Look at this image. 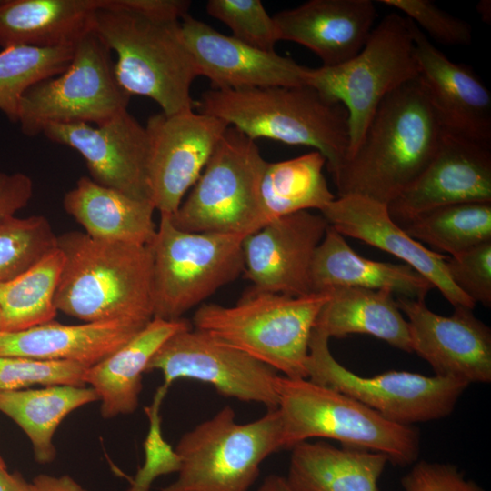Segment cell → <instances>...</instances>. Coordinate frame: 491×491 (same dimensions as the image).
I'll return each instance as SVG.
<instances>
[{
    "instance_id": "6da1fadb",
    "label": "cell",
    "mask_w": 491,
    "mask_h": 491,
    "mask_svg": "<svg viewBox=\"0 0 491 491\" xmlns=\"http://www.w3.org/2000/svg\"><path fill=\"white\" fill-rule=\"evenodd\" d=\"M444 133L419 79L403 85L381 101L358 146L331 174L338 195L388 205L426 167Z\"/></svg>"
},
{
    "instance_id": "7a4b0ae2",
    "label": "cell",
    "mask_w": 491,
    "mask_h": 491,
    "mask_svg": "<svg viewBox=\"0 0 491 491\" xmlns=\"http://www.w3.org/2000/svg\"><path fill=\"white\" fill-rule=\"evenodd\" d=\"M57 247L64 255L55 296L57 311L85 322L154 318L150 246L70 231L57 236Z\"/></svg>"
},
{
    "instance_id": "3957f363",
    "label": "cell",
    "mask_w": 491,
    "mask_h": 491,
    "mask_svg": "<svg viewBox=\"0 0 491 491\" xmlns=\"http://www.w3.org/2000/svg\"><path fill=\"white\" fill-rule=\"evenodd\" d=\"M194 105L253 140L313 147L324 155L331 174L346 157L348 113L342 103L311 85L210 89Z\"/></svg>"
},
{
    "instance_id": "277c9868",
    "label": "cell",
    "mask_w": 491,
    "mask_h": 491,
    "mask_svg": "<svg viewBox=\"0 0 491 491\" xmlns=\"http://www.w3.org/2000/svg\"><path fill=\"white\" fill-rule=\"evenodd\" d=\"M181 21H164L117 7L97 10L92 30L116 54L115 76L129 95L154 100L165 115L192 110L198 76Z\"/></svg>"
},
{
    "instance_id": "5b68a950",
    "label": "cell",
    "mask_w": 491,
    "mask_h": 491,
    "mask_svg": "<svg viewBox=\"0 0 491 491\" xmlns=\"http://www.w3.org/2000/svg\"><path fill=\"white\" fill-rule=\"evenodd\" d=\"M330 297L329 292L289 296L251 289L232 306L200 305L193 326L284 376L307 378L309 339Z\"/></svg>"
},
{
    "instance_id": "8992f818",
    "label": "cell",
    "mask_w": 491,
    "mask_h": 491,
    "mask_svg": "<svg viewBox=\"0 0 491 491\" xmlns=\"http://www.w3.org/2000/svg\"><path fill=\"white\" fill-rule=\"evenodd\" d=\"M275 387L282 426V450L323 437L344 446L386 455L390 463L413 465L420 452L418 430L391 422L339 391L310 381L277 376Z\"/></svg>"
},
{
    "instance_id": "52a82bcc",
    "label": "cell",
    "mask_w": 491,
    "mask_h": 491,
    "mask_svg": "<svg viewBox=\"0 0 491 491\" xmlns=\"http://www.w3.org/2000/svg\"><path fill=\"white\" fill-rule=\"evenodd\" d=\"M281 437L277 408L238 424L225 406L181 436L175 448L181 460L177 477L159 491H248L262 462L282 450Z\"/></svg>"
},
{
    "instance_id": "ba28073f",
    "label": "cell",
    "mask_w": 491,
    "mask_h": 491,
    "mask_svg": "<svg viewBox=\"0 0 491 491\" xmlns=\"http://www.w3.org/2000/svg\"><path fill=\"white\" fill-rule=\"evenodd\" d=\"M267 162L255 140L228 126L191 192L168 215L188 232L248 235L269 223L260 195Z\"/></svg>"
},
{
    "instance_id": "9c48e42d",
    "label": "cell",
    "mask_w": 491,
    "mask_h": 491,
    "mask_svg": "<svg viewBox=\"0 0 491 491\" xmlns=\"http://www.w3.org/2000/svg\"><path fill=\"white\" fill-rule=\"evenodd\" d=\"M418 75L411 21L394 12L373 28L361 51L347 62L336 66L308 67L306 85L346 107L349 131L347 157L361 142L381 101Z\"/></svg>"
},
{
    "instance_id": "30bf717a",
    "label": "cell",
    "mask_w": 491,
    "mask_h": 491,
    "mask_svg": "<svg viewBox=\"0 0 491 491\" xmlns=\"http://www.w3.org/2000/svg\"><path fill=\"white\" fill-rule=\"evenodd\" d=\"M232 234L188 232L168 215L149 245L154 318L177 320L245 271L243 240Z\"/></svg>"
},
{
    "instance_id": "8fae6325",
    "label": "cell",
    "mask_w": 491,
    "mask_h": 491,
    "mask_svg": "<svg viewBox=\"0 0 491 491\" xmlns=\"http://www.w3.org/2000/svg\"><path fill=\"white\" fill-rule=\"evenodd\" d=\"M130 97L115 79L111 50L91 29L75 44L65 71L24 93L16 123L27 136L54 124L100 125L126 110Z\"/></svg>"
},
{
    "instance_id": "7c38bea8",
    "label": "cell",
    "mask_w": 491,
    "mask_h": 491,
    "mask_svg": "<svg viewBox=\"0 0 491 491\" xmlns=\"http://www.w3.org/2000/svg\"><path fill=\"white\" fill-rule=\"evenodd\" d=\"M328 341L327 336L313 328L306 362L307 379L347 395L399 425L411 426L449 416L469 386L456 378L407 371L361 376L336 360Z\"/></svg>"
},
{
    "instance_id": "4fadbf2b",
    "label": "cell",
    "mask_w": 491,
    "mask_h": 491,
    "mask_svg": "<svg viewBox=\"0 0 491 491\" xmlns=\"http://www.w3.org/2000/svg\"><path fill=\"white\" fill-rule=\"evenodd\" d=\"M154 370L162 373L167 388L178 379H193L227 397L262 404L267 410L278 406L275 369L195 328L170 336L147 365L146 372Z\"/></svg>"
},
{
    "instance_id": "5bb4252c",
    "label": "cell",
    "mask_w": 491,
    "mask_h": 491,
    "mask_svg": "<svg viewBox=\"0 0 491 491\" xmlns=\"http://www.w3.org/2000/svg\"><path fill=\"white\" fill-rule=\"evenodd\" d=\"M228 126L193 109L148 118L147 182L150 201L160 215H171L178 209Z\"/></svg>"
},
{
    "instance_id": "9a60e30c",
    "label": "cell",
    "mask_w": 491,
    "mask_h": 491,
    "mask_svg": "<svg viewBox=\"0 0 491 491\" xmlns=\"http://www.w3.org/2000/svg\"><path fill=\"white\" fill-rule=\"evenodd\" d=\"M43 135L77 151L95 183L150 201L148 135L127 109L100 125H49Z\"/></svg>"
},
{
    "instance_id": "2e32d148",
    "label": "cell",
    "mask_w": 491,
    "mask_h": 491,
    "mask_svg": "<svg viewBox=\"0 0 491 491\" xmlns=\"http://www.w3.org/2000/svg\"><path fill=\"white\" fill-rule=\"evenodd\" d=\"M474 202L491 203V143L445 131L429 164L387 207L403 227L435 208Z\"/></svg>"
},
{
    "instance_id": "e0dca14e",
    "label": "cell",
    "mask_w": 491,
    "mask_h": 491,
    "mask_svg": "<svg viewBox=\"0 0 491 491\" xmlns=\"http://www.w3.org/2000/svg\"><path fill=\"white\" fill-rule=\"evenodd\" d=\"M409 326L412 352L435 375L471 383L491 381V329L472 308L456 306L450 316L430 310L425 299L396 296Z\"/></svg>"
},
{
    "instance_id": "ac0fdd59",
    "label": "cell",
    "mask_w": 491,
    "mask_h": 491,
    "mask_svg": "<svg viewBox=\"0 0 491 491\" xmlns=\"http://www.w3.org/2000/svg\"><path fill=\"white\" fill-rule=\"evenodd\" d=\"M328 226L320 214L300 211L275 218L243 240L246 277L252 290L312 294L311 266Z\"/></svg>"
},
{
    "instance_id": "d6986e66",
    "label": "cell",
    "mask_w": 491,
    "mask_h": 491,
    "mask_svg": "<svg viewBox=\"0 0 491 491\" xmlns=\"http://www.w3.org/2000/svg\"><path fill=\"white\" fill-rule=\"evenodd\" d=\"M180 26L198 76L209 79L213 89L306 85L308 67L276 51H263L223 35L189 14Z\"/></svg>"
},
{
    "instance_id": "ffe728a7",
    "label": "cell",
    "mask_w": 491,
    "mask_h": 491,
    "mask_svg": "<svg viewBox=\"0 0 491 491\" xmlns=\"http://www.w3.org/2000/svg\"><path fill=\"white\" fill-rule=\"evenodd\" d=\"M328 225L344 236L361 240L406 262L426 278L454 306L474 309L476 304L450 279L448 256L415 240L391 218L386 204L359 195L335 198L321 212Z\"/></svg>"
},
{
    "instance_id": "44dd1931",
    "label": "cell",
    "mask_w": 491,
    "mask_h": 491,
    "mask_svg": "<svg viewBox=\"0 0 491 491\" xmlns=\"http://www.w3.org/2000/svg\"><path fill=\"white\" fill-rule=\"evenodd\" d=\"M411 31L418 79L445 131L491 143L489 90L470 66L451 61L412 21Z\"/></svg>"
},
{
    "instance_id": "7402d4cb",
    "label": "cell",
    "mask_w": 491,
    "mask_h": 491,
    "mask_svg": "<svg viewBox=\"0 0 491 491\" xmlns=\"http://www.w3.org/2000/svg\"><path fill=\"white\" fill-rule=\"evenodd\" d=\"M376 15L371 0H310L273 15L278 38L311 50L323 66L356 56L366 45Z\"/></svg>"
},
{
    "instance_id": "603a6c76",
    "label": "cell",
    "mask_w": 491,
    "mask_h": 491,
    "mask_svg": "<svg viewBox=\"0 0 491 491\" xmlns=\"http://www.w3.org/2000/svg\"><path fill=\"white\" fill-rule=\"evenodd\" d=\"M148 323L131 320L64 325L51 321L0 332V356L72 362L90 367L123 346Z\"/></svg>"
},
{
    "instance_id": "cb8c5ba5",
    "label": "cell",
    "mask_w": 491,
    "mask_h": 491,
    "mask_svg": "<svg viewBox=\"0 0 491 491\" xmlns=\"http://www.w3.org/2000/svg\"><path fill=\"white\" fill-rule=\"evenodd\" d=\"M313 293L337 287L388 290L396 296L425 299L435 286L406 264L374 261L359 256L345 236L328 225L311 266Z\"/></svg>"
},
{
    "instance_id": "d4e9b609",
    "label": "cell",
    "mask_w": 491,
    "mask_h": 491,
    "mask_svg": "<svg viewBox=\"0 0 491 491\" xmlns=\"http://www.w3.org/2000/svg\"><path fill=\"white\" fill-rule=\"evenodd\" d=\"M191 327L184 319L153 318L138 334L84 376L101 401V415L113 418L134 413L139 404L143 374L153 356L175 333Z\"/></svg>"
},
{
    "instance_id": "484cf974",
    "label": "cell",
    "mask_w": 491,
    "mask_h": 491,
    "mask_svg": "<svg viewBox=\"0 0 491 491\" xmlns=\"http://www.w3.org/2000/svg\"><path fill=\"white\" fill-rule=\"evenodd\" d=\"M101 8L102 0H0V45H75Z\"/></svg>"
},
{
    "instance_id": "4316f807",
    "label": "cell",
    "mask_w": 491,
    "mask_h": 491,
    "mask_svg": "<svg viewBox=\"0 0 491 491\" xmlns=\"http://www.w3.org/2000/svg\"><path fill=\"white\" fill-rule=\"evenodd\" d=\"M64 208L93 238L149 246L156 234L154 205L80 177L63 199Z\"/></svg>"
},
{
    "instance_id": "83f0119b",
    "label": "cell",
    "mask_w": 491,
    "mask_h": 491,
    "mask_svg": "<svg viewBox=\"0 0 491 491\" xmlns=\"http://www.w3.org/2000/svg\"><path fill=\"white\" fill-rule=\"evenodd\" d=\"M286 479L294 491H379L389 462L382 453L301 442L291 448Z\"/></svg>"
},
{
    "instance_id": "f1b7e54d",
    "label": "cell",
    "mask_w": 491,
    "mask_h": 491,
    "mask_svg": "<svg viewBox=\"0 0 491 491\" xmlns=\"http://www.w3.org/2000/svg\"><path fill=\"white\" fill-rule=\"evenodd\" d=\"M320 310L314 328L330 337L370 335L390 346L412 352L407 320L388 290L337 287Z\"/></svg>"
},
{
    "instance_id": "f546056e",
    "label": "cell",
    "mask_w": 491,
    "mask_h": 491,
    "mask_svg": "<svg viewBox=\"0 0 491 491\" xmlns=\"http://www.w3.org/2000/svg\"><path fill=\"white\" fill-rule=\"evenodd\" d=\"M97 400L95 389L85 386L0 391V412L21 427L32 444L35 461L45 465L56 456L53 436L65 417Z\"/></svg>"
},
{
    "instance_id": "4dcf8cb0",
    "label": "cell",
    "mask_w": 491,
    "mask_h": 491,
    "mask_svg": "<svg viewBox=\"0 0 491 491\" xmlns=\"http://www.w3.org/2000/svg\"><path fill=\"white\" fill-rule=\"evenodd\" d=\"M325 165L324 155L315 150L288 160L267 162L260 195L269 222L300 211L321 212L336 198L323 173Z\"/></svg>"
},
{
    "instance_id": "1f68e13d",
    "label": "cell",
    "mask_w": 491,
    "mask_h": 491,
    "mask_svg": "<svg viewBox=\"0 0 491 491\" xmlns=\"http://www.w3.org/2000/svg\"><path fill=\"white\" fill-rule=\"evenodd\" d=\"M64 265L56 246L16 277L0 284L1 332H17L55 319V296Z\"/></svg>"
},
{
    "instance_id": "d6a6232c",
    "label": "cell",
    "mask_w": 491,
    "mask_h": 491,
    "mask_svg": "<svg viewBox=\"0 0 491 491\" xmlns=\"http://www.w3.org/2000/svg\"><path fill=\"white\" fill-rule=\"evenodd\" d=\"M402 228L415 240L454 256L491 241V203L437 207L415 217Z\"/></svg>"
},
{
    "instance_id": "836d02e7",
    "label": "cell",
    "mask_w": 491,
    "mask_h": 491,
    "mask_svg": "<svg viewBox=\"0 0 491 491\" xmlns=\"http://www.w3.org/2000/svg\"><path fill=\"white\" fill-rule=\"evenodd\" d=\"M75 45L40 48L15 45L0 52V111L16 122L20 99L35 83L61 74L69 65Z\"/></svg>"
},
{
    "instance_id": "e575fe53",
    "label": "cell",
    "mask_w": 491,
    "mask_h": 491,
    "mask_svg": "<svg viewBox=\"0 0 491 491\" xmlns=\"http://www.w3.org/2000/svg\"><path fill=\"white\" fill-rule=\"evenodd\" d=\"M57 246V236L44 215L0 220V284L21 275Z\"/></svg>"
},
{
    "instance_id": "d590c367",
    "label": "cell",
    "mask_w": 491,
    "mask_h": 491,
    "mask_svg": "<svg viewBox=\"0 0 491 491\" xmlns=\"http://www.w3.org/2000/svg\"><path fill=\"white\" fill-rule=\"evenodd\" d=\"M206 12L224 23L233 37L255 48L274 52L276 25L260 0H209Z\"/></svg>"
},
{
    "instance_id": "8d00e7d4",
    "label": "cell",
    "mask_w": 491,
    "mask_h": 491,
    "mask_svg": "<svg viewBox=\"0 0 491 491\" xmlns=\"http://www.w3.org/2000/svg\"><path fill=\"white\" fill-rule=\"evenodd\" d=\"M87 368L72 362L0 356V391L21 390L34 385L85 386Z\"/></svg>"
},
{
    "instance_id": "74e56055",
    "label": "cell",
    "mask_w": 491,
    "mask_h": 491,
    "mask_svg": "<svg viewBox=\"0 0 491 491\" xmlns=\"http://www.w3.org/2000/svg\"><path fill=\"white\" fill-rule=\"evenodd\" d=\"M167 390V387L160 386L152 404L145 408L149 420V429L144 442L145 463L125 491H150L158 476L177 473L180 469V457L164 439L161 431L159 410Z\"/></svg>"
},
{
    "instance_id": "f35d334b",
    "label": "cell",
    "mask_w": 491,
    "mask_h": 491,
    "mask_svg": "<svg viewBox=\"0 0 491 491\" xmlns=\"http://www.w3.org/2000/svg\"><path fill=\"white\" fill-rule=\"evenodd\" d=\"M379 3L404 13L439 43L467 45L473 40L469 23L448 14L430 0H381Z\"/></svg>"
},
{
    "instance_id": "ab89813d",
    "label": "cell",
    "mask_w": 491,
    "mask_h": 491,
    "mask_svg": "<svg viewBox=\"0 0 491 491\" xmlns=\"http://www.w3.org/2000/svg\"><path fill=\"white\" fill-rule=\"evenodd\" d=\"M454 285L475 304L491 306V241L446 260Z\"/></svg>"
},
{
    "instance_id": "60d3db41",
    "label": "cell",
    "mask_w": 491,
    "mask_h": 491,
    "mask_svg": "<svg viewBox=\"0 0 491 491\" xmlns=\"http://www.w3.org/2000/svg\"><path fill=\"white\" fill-rule=\"evenodd\" d=\"M404 491H486L452 464L415 462L401 478Z\"/></svg>"
},
{
    "instance_id": "b9f144b4",
    "label": "cell",
    "mask_w": 491,
    "mask_h": 491,
    "mask_svg": "<svg viewBox=\"0 0 491 491\" xmlns=\"http://www.w3.org/2000/svg\"><path fill=\"white\" fill-rule=\"evenodd\" d=\"M190 6L187 0H103L102 9L117 7L154 19L181 21L189 14Z\"/></svg>"
},
{
    "instance_id": "7bdbcfd3",
    "label": "cell",
    "mask_w": 491,
    "mask_h": 491,
    "mask_svg": "<svg viewBox=\"0 0 491 491\" xmlns=\"http://www.w3.org/2000/svg\"><path fill=\"white\" fill-rule=\"evenodd\" d=\"M32 179L24 173L0 172V220L24 208L33 196Z\"/></svg>"
},
{
    "instance_id": "ee69618b",
    "label": "cell",
    "mask_w": 491,
    "mask_h": 491,
    "mask_svg": "<svg viewBox=\"0 0 491 491\" xmlns=\"http://www.w3.org/2000/svg\"><path fill=\"white\" fill-rule=\"evenodd\" d=\"M26 491H88L68 475L55 476L46 474L36 476L28 483Z\"/></svg>"
},
{
    "instance_id": "f6af8a7d",
    "label": "cell",
    "mask_w": 491,
    "mask_h": 491,
    "mask_svg": "<svg viewBox=\"0 0 491 491\" xmlns=\"http://www.w3.org/2000/svg\"><path fill=\"white\" fill-rule=\"evenodd\" d=\"M28 483L19 473L0 466V491H26Z\"/></svg>"
},
{
    "instance_id": "bcb514c9",
    "label": "cell",
    "mask_w": 491,
    "mask_h": 491,
    "mask_svg": "<svg viewBox=\"0 0 491 491\" xmlns=\"http://www.w3.org/2000/svg\"><path fill=\"white\" fill-rule=\"evenodd\" d=\"M255 491H294L285 476L269 475Z\"/></svg>"
},
{
    "instance_id": "7dc6e473",
    "label": "cell",
    "mask_w": 491,
    "mask_h": 491,
    "mask_svg": "<svg viewBox=\"0 0 491 491\" xmlns=\"http://www.w3.org/2000/svg\"><path fill=\"white\" fill-rule=\"evenodd\" d=\"M478 13L481 15V17L487 22V19H490V2L489 1H481L477 5Z\"/></svg>"
},
{
    "instance_id": "c3c4849f",
    "label": "cell",
    "mask_w": 491,
    "mask_h": 491,
    "mask_svg": "<svg viewBox=\"0 0 491 491\" xmlns=\"http://www.w3.org/2000/svg\"><path fill=\"white\" fill-rule=\"evenodd\" d=\"M0 466L6 468L5 463L4 459L1 456H0Z\"/></svg>"
},
{
    "instance_id": "681fc988",
    "label": "cell",
    "mask_w": 491,
    "mask_h": 491,
    "mask_svg": "<svg viewBox=\"0 0 491 491\" xmlns=\"http://www.w3.org/2000/svg\"><path fill=\"white\" fill-rule=\"evenodd\" d=\"M1 320H2V317H1V311H0V332L2 331V328H1Z\"/></svg>"
}]
</instances>
